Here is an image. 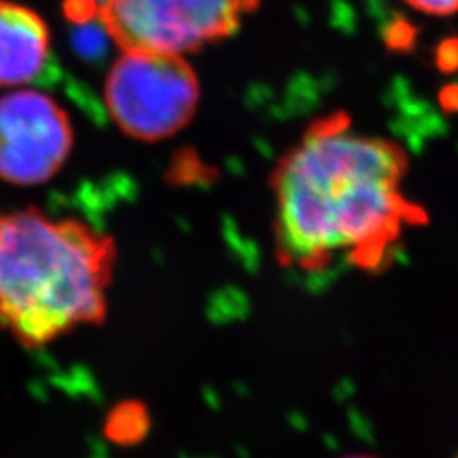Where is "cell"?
<instances>
[{"mask_svg": "<svg viewBox=\"0 0 458 458\" xmlns=\"http://www.w3.org/2000/svg\"><path fill=\"white\" fill-rule=\"evenodd\" d=\"M73 124L48 94L13 89L0 96V180L40 185L62 170L73 149Z\"/></svg>", "mask_w": 458, "mask_h": 458, "instance_id": "5b68a950", "label": "cell"}, {"mask_svg": "<svg viewBox=\"0 0 458 458\" xmlns=\"http://www.w3.org/2000/svg\"><path fill=\"white\" fill-rule=\"evenodd\" d=\"M260 0H102L114 45L172 55L197 52L235 33Z\"/></svg>", "mask_w": 458, "mask_h": 458, "instance_id": "277c9868", "label": "cell"}, {"mask_svg": "<svg viewBox=\"0 0 458 458\" xmlns=\"http://www.w3.org/2000/svg\"><path fill=\"white\" fill-rule=\"evenodd\" d=\"M407 168L397 143L357 132L344 113L315 121L271 178L279 260L304 271L384 269L407 229L426 224L403 191Z\"/></svg>", "mask_w": 458, "mask_h": 458, "instance_id": "6da1fadb", "label": "cell"}, {"mask_svg": "<svg viewBox=\"0 0 458 458\" xmlns=\"http://www.w3.org/2000/svg\"><path fill=\"white\" fill-rule=\"evenodd\" d=\"M148 429V414L140 411L138 405H123L111 414L107 424V434L114 441H136Z\"/></svg>", "mask_w": 458, "mask_h": 458, "instance_id": "52a82bcc", "label": "cell"}, {"mask_svg": "<svg viewBox=\"0 0 458 458\" xmlns=\"http://www.w3.org/2000/svg\"><path fill=\"white\" fill-rule=\"evenodd\" d=\"M403 3L426 16H453L458 12V0H403Z\"/></svg>", "mask_w": 458, "mask_h": 458, "instance_id": "ba28073f", "label": "cell"}, {"mask_svg": "<svg viewBox=\"0 0 458 458\" xmlns=\"http://www.w3.org/2000/svg\"><path fill=\"white\" fill-rule=\"evenodd\" d=\"M199 79L183 55L123 50L106 81V106L134 140L159 141L188 124L199 106Z\"/></svg>", "mask_w": 458, "mask_h": 458, "instance_id": "3957f363", "label": "cell"}, {"mask_svg": "<svg viewBox=\"0 0 458 458\" xmlns=\"http://www.w3.org/2000/svg\"><path fill=\"white\" fill-rule=\"evenodd\" d=\"M50 57V31L38 13L12 0H0V90L33 82Z\"/></svg>", "mask_w": 458, "mask_h": 458, "instance_id": "8992f818", "label": "cell"}, {"mask_svg": "<svg viewBox=\"0 0 458 458\" xmlns=\"http://www.w3.org/2000/svg\"><path fill=\"white\" fill-rule=\"evenodd\" d=\"M350 458H370V456H350Z\"/></svg>", "mask_w": 458, "mask_h": 458, "instance_id": "9c48e42d", "label": "cell"}, {"mask_svg": "<svg viewBox=\"0 0 458 458\" xmlns=\"http://www.w3.org/2000/svg\"><path fill=\"white\" fill-rule=\"evenodd\" d=\"M117 247L79 220L0 214V328L42 348L106 319Z\"/></svg>", "mask_w": 458, "mask_h": 458, "instance_id": "7a4b0ae2", "label": "cell"}]
</instances>
